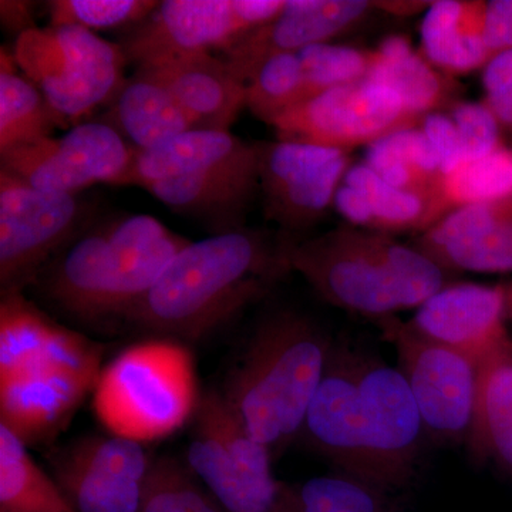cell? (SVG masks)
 <instances>
[{
  "label": "cell",
  "mask_w": 512,
  "mask_h": 512,
  "mask_svg": "<svg viewBox=\"0 0 512 512\" xmlns=\"http://www.w3.org/2000/svg\"><path fill=\"white\" fill-rule=\"evenodd\" d=\"M286 0H167L121 45L138 66L164 57L222 52L278 18Z\"/></svg>",
  "instance_id": "52a82bcc"
},
{
  "label": "cell",
  "mask_w": 512,
  "mask_h": 512,
  "mask_svg": "<svg viewBox=\"0 0 512 512\" xmlns=\"http://www.w3.org/2000/svg\"><path fill=\"white\" fill-rule=\"evenodd\" d=\"M110 126L146 151L161 146L187 131L194 123L163 83L137 69L126 80L114 101Z\"/></svg>",
  "instance_id": "4316f807"
},
{
  "label": "cell",
  "mask_w": 512,
  "mask_h": 512,
  "mask_svg": "<svg viewBox=\"0 0 512 512\" xmlns=\"http://www.w3.org/2000/svg\"><path fill=\"white\" fill-rule=\"evenodd\" d=\"M187 466L225 512H281L285 485L259 480L235 463L220 440L194 420Z\"/></svg>",
  "instance_id": "cb8c5ba5"
},
{
  "label": "cell",
  "mask_w": 512,
  "mask_h": 512,
  "mask_svg": "<svg viewBox=\"0 0 512 512\" xmlns=\"http://www.w3.org/2000/svg\"><path fill=\"white\" fill-rule=\"evenodd\" d=\"M380 322L396 346L399 369L419 406L426 436L443 443L470 439L480 359L421 338L400 320Z\"/></svg>",
  "instance_id": "ba28073f"
},
{
  "label": "cell",
  "mask_w": 512,
  "mask_h": 512,
  "mask_svg": "<svg viewBox=\"0 0 512 512\" xmlns=\"http://www.w3.org/2000/svg\"><path fill=\"white\" fill-rule=\"evenodd\" d=\"M332 348L308 316L276 312L259 323L225 377L222 396L274 458L301 436Z\"/></svg>",
  "instance_id": "277c9868"
},
{
  "label": "cell",
  "mask_w": 512,
  "mask_h": 512,
  "mask_svg": "<svg viewBox=\"0 0 512 512\" xmlns=\"http://www.w3.org/2000/svg\"><path fill=\"white\" fill-rule=\"evenodd\" d=\"M76 195L39 190L0 168V289L22 293L50 256L72 238Z\"/></svg>",
  "instance_id": "30bf717a"
},
{
  "label": "cell",
  "mask_w": 512,
  "mask_h": 512,
  "mask_svg": "<svg viewBox=\"0 0 512 512\" xmlns=\"http://www.w3.org/2000/svg\"><path fill=\"white\" fill-rule=\"evenodd\" d=\"M474 453L512 471V343L504 340L480 359L473 427Z\"/></svg>",
  "instance_id": "83f0119b"
},
{
  "label": "cell",
  "mask_w": 512,
  "mask_h": 512,
  "mask_svg": "<svg viewBox=\"0 0 512 512\" xmlns=\"http://www.w3.org/2000/svg\"><path fill=\"white\" fill-rule=\"evenodd\" d=\"M511 200L512 148L504 146L488 156L464 161L441 178L429 228L458 208Z\"/></svg>",
  "instance_id": "d6a6232c"
},
{
  "label": "cell",
  "mask_w": 512,
  "mask_h": 512,
  "mask_svg": "<svg viewBox=\"0 0 512 512\" xmlns=\"http://www.w3.org/2000/svg\"><path fill=\"white\" fill-rule=\"evenodd\" d=\"M256 144L266 218L289 232L318 224L333 207L336 192L352 167L349 153L281 140Z\"/></svg>",
  "instance_id": "7c38bea8"
},
{
  "label": "cell",
  "mask_w": 512,
  "mask_h": 512,
  "mask_svg": "<svg viewBox=\"0 0 512 512\" xmlns=\"http://www.w3.org/2000/svg\"><path fill=\"white\" fill-rule=\"evenodd\" d=\"M103 349L22 293L0 303V426L26 446L49 443L94 392Z\"/></svg>",
  "instance_id": "6da1fadb"
},
{
  "label": "cell",
  "mask_w": 512,
  "mask_h": 512,
  "mask_svg": "<svg viewBox=\"0 0 512 512\" xmlns=\"http://www.w3.org/2000/svg\"><path fill=\"white\" fill-rule=\"evenodd\" d=\"M258 144L229 131L191 130L146 151H136L123 185L191 174L224 175L259 184Z\"/></svg>",
  "instance_id": "44dd1931"
},
{
  "label": "cell",
  "mask_w": 512,
  "mask_h": 512,
  "mask_svg": "<svg viewBox=\"0 0 512 512\" xmlns=\"http://www.w3.org/2000/svg\"><path fill=\"white\" fill-rule=\"evenodd\" d=\"M141 188L175 212L211 221L222 234L242 228L239 221L259 184L224 175L191 174L150 181Z\"/></svg>",
  "instance_id": "f1b7e54d"
},
{
  "label": "cell",
  "mask_w": 512,
  "mask_h": 512,
  "mask_svg": "<svg viewBox=\"0 0 512 512\" xmlns=\"http://www.w3.org/2000/svg\"><path fill=\"white\" fill-rule=\"evenodd\" d=\"M420 128L429 138L431 146L439 157L443 177L463 163L460 137L450 114L443 111L431 113L421 120Z\"/></svg>",
  "instance_id": "60d3db41"
},
{
  "label": "cell",
  "mask_w": 512,
  "mask_h": 512,
  "mask_svg": "<svg viewBox=\"0 0 512 512\" xmlns=\"http://www.w3.org/2000/svg\"><path fill=\"white\" fill-rule=\"evenodd\" d=\"M50 26H80L89 30L140 25L158 8L153 0H53L47 3Z\"/></svg>",
  "instance_id": "74e56055"
},
{
  "label": "cell",
  "mask_w": 512,
  "mask_h": 512,
  "mask_svg": "<svg viewBox=\"0 0 512 512\" xmlns=\"http://www.w3.org/2000/svg\"><path fill=\"white\" fill-rule=\"evenodd\" d=\"M138 512H225L190 467L173 457L151 461Z\"/></svg>",
  "instance_id": "e575fe53"
},
{
  "label": "cell",
  "mask_w": 512,
  "mask_h": 512,
  "mask_svg": "<svg viewBox=\"0 0 512 512\" xmlns=\"http://www.w3.org/2000/svg\"><path fill=\"white\" fill-rule=\"evenodd\" d=\"M52 477L77 512H138L151 460L143 444L84 436L49 457Z\"/></svg>",
  "instance_id": "5bb4252c"
},
{
  "label": "cell",
  "mask_w": 512,
  "mask_h": 512,
  "mask_svg": "<svg viewBox=\"0 0 512 512\" xmlns=\"http://www.w3.org/2000/svg\"><path fill=\"white\" fill-rule=\"evenodd\" d=\"M485 2L437 0L421 22V55L447 76L487 66L495 56L485 42Z\"/></svg>",
  "instance_id": "603a6c76"
},
{
  "label": "cell",
  "mask_w": 512,
  "mask_h": 512,
  "mask_svg": "<svg viewBox=\"0 0 512 512\" xmlns=\"http://www.w3.org/2000/svg\"><path fill=\"white\" fill-rule=\"evenodd\" d=\"M484 33L494 55L512 49V0L485 2Z\"/></svg>",
  "instance_id": "b9f144b4"
},
{
  "label": "cell",
  "mask_w": 512,
  "mask_h": 512,
  "mask_svg": "<svg viewBox=\"0 0 512 512\" xmlns=\"http://www.w3.org/2000/svg\"><path fill=\"white\" fill-rule=\"evenodd\" d=\"M420 123L392 89L365 79L303 101L272 127L281 141L350 153Z\"/></svg>",
  "instance_id": "9c48e42d"
},
{
  "label": "cell",
  "mask_w": 512,
  "mask_h": 512,
  "mask_svg": "<svg viewBox=\"0 0 512 512\" xmlns=\"http://www.w3.org/2000/svg\"><path fill=\"white\" fill-rule=\"evenodd\" d=\"M0 512H77L28 451L0 426Z\"/></svg>",
  "instance_id": "1f68e13d"
},
{
  "label": "cell",
  "mask_w": 512,
  "mask_h": 512,
  "mask_svg": "<svg viewBox=\"0 0 512 512\" xmlns=\"http://www.w3.org/2000/svg\"><path fill=\"white\" fill-rule=\"evenodd\" d=\"M247 109L272 126L286 111L308 100L305 73L298 53L268 57L245 80Z\"/></svg>",
  "instance_id": "836d02e7"
},
{
  "label": "cell",
  "mask_w": 512,
  "mask_h": 512,
  "mask_svg": "<svg viewBox=\"0 0 512 512\" xmlns=\"http://www.w3.org/2000/svg\"><path fill=\"white\" fill-rule=\"evenodd\" d=\"M373 9V2L363 0H286L278 18L225 50L224 60L245 83L268 57L329 43L360 25Z\"/></svg>",
  "instance_id": "e0dca14e"
},
{
  "label": "cell",
  "mask_w": 512,
  "mask_h": 512,
  "mask_svg": "<svg viewBox=\"0 0 512 512\" xmlns=\"http://www.w3.org/2000/svg\"><path fill=\"white\" fill-rule=\"evenodd\" d=\"M285 488H286V485H285ZM281 512H301V511L296 510V508H293L292 505L289 504L288 501H286L285 493H284V501H282Z\"/></svg>",
  "instance_id": "f6af8a7d"
},
{
  "label": "cell",
  "mask_w": 512,
  "mask_h": 512,
  "mask_svg": "<svg viewBox=\"0 0 512 512\" xmlns=\"http://www.w3.org/2000/svg\"><path fill=\"white\" fill-rule=\"evenodd\" d=\"M289 271L284 241L232 229L191 242L124 319L157 335L200 340L264 298Z\"/></svg>",
  "instance_id": "7a4b0ae2"
},
{
  "label": "cell",
  "mask_w": 512,
  "mask_h": 512,
  "mask_svg": "<svg viewBox=\"0 0 512 512\" xmlns=\"http://www.w3.org/2000/svg\"><path fill=\"white\" fill-rule=\"evenodd\" d=\"M0 18L3 26L10 32H18V36L35 29L33 25L32 13H30V3L28 2H5L0 3Z\"/></svg>",
  "instance_id": "7bdbcfd3"
},
{
  "label": "cell",
  "mask_w": 512,
  "mask_h": 512,
  "mask_svg": "<svg viewBox=\"0 0 512 512\" xmlns=\"http://www.w3.org/2000/svg\"><path fill=\"white\" fill-rule=\"evenodd\" d=\"M136 151L116 128L94 121L74 127L63 137L15 148L0 158L2 170L32 187L76 195L97 183L123 185Z\"/></svg>",
  "instance_id": "8fae6325"
},
{
  "label": "cell",
  "mask_w": 512,
  "mask_h": 512,
  "mask_svg": "<svg viewBox=\"0 0 512 512\" xmlns=\"http://www.w3.org/2000/svg\"><path fill=\"white\" fill-rule=\"evenodd\" d=\"M333 207L350 227L383 234L413 231L419 235L430 224L429 198L393 187L366 163L352 164L336 192Z\"/></svg>",
  "instance_id": "7402d4cb"
},
{
  "label": "cell",
  "mask_w": 512,
  "mask_h": 512,
  "mask_svg": "<svg viewBox=\"0 0 512 512\" xmlns=\"http://www.w3.org/2000/svg\"><path fill=\"white\" fill-rule=\"evenodd\" d=\"M109 235L110 225L83 235L43 275V293L74 318L104 319Z\"/></svg>",
  "instance_id": "d4e9b609"
},
{
  "label": "cell",
  "mask_w": 512,
  "mask_h": 512,
  "mask_svg": "<svg viewBox=\"0 0 512 512\" xmlns=\"http://www.w3.org/2000/svg\"><path fill=\"white\" fill-rule=\"evenodd\" d=\"M190 244L150 215L110 224L104 319L126 318Z\"/></svg>",
  "instance_id": "d6986e66"
},
{
  "label": "cell",
  "mask_w": 512,
  "mask_h": 512,
  "mask_svg": "<svg viewBox=\"0 0 512 512\" xmlns=\"http://www.w3.org/2000/svg\"><path fill=\"white\" fill-rule=\"evenodd\" d=\"M483 103L500 126L512 131V49L497 53L484 67Z\"/></svg>",
  "instance_id": "ab89813d"
},
{
  "label": "cell",
  "mask_w": 512,
  "mask_h": 512,
  "mask_svg": "<svg viewBox=\"0 0 512 512\" xmlns=\"http://www.w3.org/2000/svg\"><path fill=\"white\" fill-rule=\"evenodd\" d=\"M507 313V286L457 282L434 293L406 325L421 338L481 359L508 339Z\"/></svg>",
  "instance_id": "2e32d148"
},
{
  "label": "cell",
  "mask_w": 512,
  "mask_h": 512,
  "mask_svg": "<svg viewBox=\"0 0 512 512\" xmlns=\"http://www.w3.org/2000/svg\"><path fill=\"white\" fill-rule=\"evenodd\" d=\"M360 412L382 488L406 487L426 436L416 399L400 369L355 353Z\"/></svg>",
  "instance_id": "4fadbf2b"
},
{
  "label": "cell",
  "mask_w": 512,
  "mask_h": 512,
  "mask_svg": "<svg viewBox=\"0 0 512 512\" xmlns=\"http://www.w3.org/2000/svg\"><path fill=\"white\" fill-rule=\"evenodd\" d=\"M373 5L393 15L410 16L420 9H429L431 2H373Z\"/></svg>",
  "instance_id": "ee69618b"
},
{
  "label": "cell",
  "mask_w": 512,
  "mask_h": 512,
  "mask_svg": "<svg viewBox=\"0 0 512 512\" xmlns=\"http://www.w3.org/2000/svg\"><path fill=\"white\" fill-rule=\"evenodd\" d=\"M138 70L170 90L195 130L228 131L247 109V86L224 59L211 53L164 57Z\"/></svg>",
  "instance_id": "ffe728a7"
},
{
  "label": "cell",
  "mask_w": 512,
  "mask_h": 512,
  "mask_svg": "<svg viewBox=\"0 0 512 512\" xmlns=\"http://www.w3.org/2000/svg\"><path fill=\"white\" fill-rule=\"evenodd\" d=\"M15 57L0 53V154L52 137L66 120L30 80L16 72Z\"/></svg>",
  "instance_id": "f546056e"
},
{
  "label": "cell",
  "mask_w": 512,
  "mask_h": 512,
  "mask_svg": "<svg viewBox=\"0 0 512 512\" xmlns=\"http://www.w3.org/2000/svg\"><path fill=\"white\" fill-rule=\"evenodd\" d=\"M93 394L100 423L141 444L181 429L201 399L191 353L164 339L123 350L101 370Z\"/></svg>",
  "instance_id": "5b68a950"
},
{
  "label": "cell",
  "mask_w": 512,
  "mask_h": 512,
  "mask_svg": "<svg viewBox=\"0 0 512 512\" xmlns=\"http://www.w3.org/2000/svg\"><path fill=\"white\" fill-rule=\"evenodd\" d=\"M13 57L64 120L86 116L126 83L121 46L80 26L30 29L18 36Z\"/></svg>",
  "instance_id": "8992f818"
},
{
  "label": "cell",
  "mask_w": 512,
  "mask_h": 512,
  "mask_svg": "<svg viewBox=\"0 0 512 512\" xmlns=\"http://www.w3.org/2000/svg\"><path fill=\"white\" fill-rule=\"evenodd\" d=\"M365 163L386 183L431 202L443 178L439 157L420 126L394 131L370 144Z\"/></svg>",
  "instance_id": "4dcf8cb0"
},
{
  "label": "cell",
  "mask_w": 512,
  "mask_h": 512,
  "mask_svg": "<svg viewBox=\"0 0 512 512\" xmlns=\"http://www.w3.org/2000/svg\"><path fill=\"white\" fill-rule=\"evenodd\" d=\"M305 73L308 100L319 94L365 80L372 64V50L322 43L298 52Z\"/></svg>",
  "instance_id": "8d00e7d4"
},
{
  "label": "cell",
  "mask_w": 512,
  "mask_h": 512,
  "mask_svg": "<svg viewBox=\"0 0 512 512\" xmlns=\"http://www.w3.org/2000/svg\"><path fill=\"white\" fill-rule=\"evenodd\" d=\"M285 498L301 512H387L383 490L349 476L312 478L286 487Z\"/></svg>",
  "instance_id": "d590c367"
},
{
  "label": "cell",
  "mask_w": 512,
  "mask_h": 512,
  "mask_svg": "<svg viewBox=\"0 0 512 512\" xmlns=\"http://www.w3.org/2000/svg\"><path fill=\"white\" fill-rule=\"evenodd\" d=\"M413 247L444 271L512 272V200L468 205L421 232Z\"/></svg>",
  "instance_id": "ac0fdd59"
},
{
  "label": "cell",
  "mask_w": 512,
  "mask_h": 512,
  "mask_svg": "<svg viewBox=\"0 0 512 512\" xmlns=\"http://www.w3.org/2000/svg\"><path fill=\"white\" fill-rule=\"evenodd\" d=\"M301 434L313 450L332 461L345 476L383 490L360 412L355 353L333 345Z\"/></svg>",
  "instance_id": "9a60e30c"
},
{
  "label": "cell",
  "mask_w": 512,
  "mask_h": 512,
  "mask_svg": "<svg viewBox=\"0 0 512 512\" xmlns=\"http://www.w3.org/2000/svg\"><path fill=\"white\" fill-rule=\"evenodd\" d=\"M508 291V313L512 316V284L507 286Z\"/></svg>",
  "instance_id": "bcb514c9"
},
{
  "label": "cell",
  "mask_w": 512,
  "mask_h": 512,
  "mask_svg": "<svg viewBox=\"0 0 512 512\" xmlns=\"http://www.w3.org/2000/svg\"><path fill=\"white\" fill-rule=\"evenodd\" d=\"M366 79L392 89L406 109L421 120L457 103L456 87L450 76L416 52L403 36L387 37L372 50Z\"/></svg>",
  "instance_id": "484cf974"
},
{
  "label": "cell",
  "mask_w": 512,
  "mask_h": 512,
  "mask_svg": "<svg viewBox=\"0 0 512 512\" xmlns=\"http://www.w3.org/2000/svg\"><path fill=\"white\" fill-rule=\"evenodd\" d=\"M289 269L325 301L379 320L417 309L447 285L448 272L413 245L369 229L339 227L284 241Z\"/></svg>",
  "instance_id": "3957f363"
},
{
  "label": "cell",
  "mask_w": 512,
  "mask_h": 512,
  "mask_svg": "<svg viewBox=\"0 0 512 512\" xmlns=\"http://www.w3.org/2000/svg\"><path fill=\"white\" fill-rule=\"evenodd\" d=\"M456 124L464 161L477 160L504 147L501 127L493 111L481 103L457 101L450 107Z\"/></svg>",
  "instance_id": "f35d334b"
}]
</instances>
